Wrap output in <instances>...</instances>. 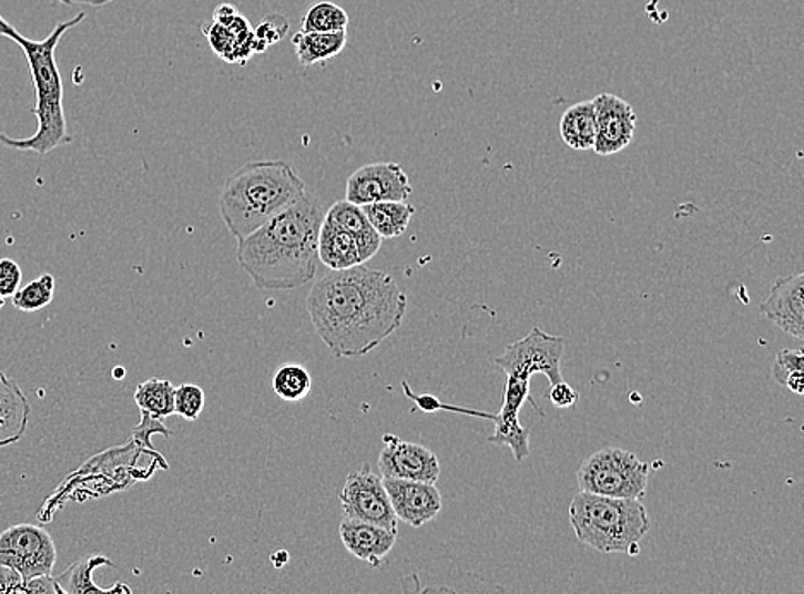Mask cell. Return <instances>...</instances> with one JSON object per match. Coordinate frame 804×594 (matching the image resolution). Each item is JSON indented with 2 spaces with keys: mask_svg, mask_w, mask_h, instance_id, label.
<instances>
[{
  "mask_svg": "<svg viewBox=\"0 0 804 594\" xmlns=\"http://www.w3.org/2000/svg\"><path fill=\"white\" fill-rule=\"evenodd\" d=\"M298 64L304 68L323 64L332 61L333 57L340 55L347 45V30L328 31V33H306L298 30L292 37Z\"/></svg>",
  "mask_w": 804,
  "mask_h": 594,
  "instance_id": "obj_20",
  "label": "cell"
},
{
  "mask_svg": "<svg viewBox=\"0 0 804 594\" xmlns=\"http://www.w3.org/2000/svg\"><path fill=\"white\" fill-rule=\"evenodd\" d=\"M306 307L314 331L336 358H359L400 328L407 295L391 276L359 264L317 279Z\"/></svg>",
  "mask_w": 804,
  "mask_h": 594,
  "instance_id": "obj_1",
  "label": "cell"
},
{
  "mask_svg": "<svg viewBox=\"0 0 804 594\" xmlns=\"http://www.w3.org/2000/svg\"><path fill=\"white\" fill-rule=\"evenodd\" d=\"M804 357L803 350H782L775 357L772 373L778 385L791 389L794 395L804 392Z\"/></svg>",
  "mask_w": 804,
  "mask_h": 594,
  "instance_id": "obj_29",
  "label": "cell"
},
{
  "mask_svg": "<svg viewBox=\"0 0 804 594\" xmlns=\"http://www.w3.org/2000/svg\"><path fill=\"white\" fill-rule=\"evenodd\" d=\"M338 531L347 552L374 569L381 567L398 539V531L347 518H344Z\"/></svg>",
  "mask_w": 804,
  "mask_h": 594,
  "instance_id": "obj_15",
  "label": "cell"
},
{
  "mask_svg": "<svg viewBox=\"0 0 804 594\" xmlns=\"http://www.w3.org/2000/svg\"><path fill=\"white\" fill-rule=\"evenodd\" d=\"M570 524L578 542L601 553L634 557L652 521L639 499H615L580 492L570 504Z\"/></svg>",
  "mask_w": 804,
  "mask_h": 594,
  "instance_id": "obj_5",
  "label": "cell"
},
{
  "mask_svg": "<svg viewBox=\"0 0 804 594\" xmlns=\"http://www.w3.org/2000/svg\"><path fill=\"white\" fill-rule=\"evenodd\" d=\"M592 102L597 124L593 151L599 156L618 155L633 141L637 113L627 100L615 94L602 93Z\"/></svg>",
  "mask_w": 804,
  "mask_h": 594,
  "instance_id": "obj_12",
  "label": "cell"
},
{
  "mask_svg": "<svg viewBox=\"0 0 804 594\" xmlns=\"http://www.w3.org/2000/svg\"><path fill=\"white\" fill-rule=\"evenodd\" d=\"M24 593L27 594H61V587L55 583L52 574L47 576L33 577V580L24 581Z\"/></svg>",
  "mask_w": 804,
  "mask_h": 594,
  "instance_id": "obj_36",
  "label": "cell"
},
{
  "mask_svg": "<svg viewBox=\"0 0 804 594\" xmlns=\"http://www.w3.org/2000/svg\"><path fill=\"white\" fill-rule=\"evenodd\" d=\"M2 21H4V18H2V16H0V27H2Z\"/></svg>",
  "mask_w": 804,
  "mask_h": 594,
  "instance_id": "obj_39",
  "label": "cell"
},
{
  "mask_svg": "<svg viewBox=\"0 0 804 594\" xmlns=\"http://www.w3.org/2000/svg\"><path fill=\"white\" fill-rule=\"evenodd\" d=\"M58 546L49 531L34 524H14L0 533V564L14 569L23 581L52 574Z\"/></svg>",
  "mask_w": 804,
  "mask_h": 594,
  "instance_id": "obj_8",
  "label": "cell"
},
{
  "mask_svg": "<svg viewBox=\"0 0 804 594\" xmlns=\"http://www.w3.org/2000/svg\"><path fill=\"white\" fill-rule=\"evenodd\" d=\"M203 33L213 52L228 64H246L257 53L253 27L241 12L227 23H216L212 19L204 24Z\"/></svg>",
  "mask_w": 804,
  "mask_h": 594,
  "instance_id": "obj_16",
  "label": "cell"
},
{
  "mask_svg": "<svg viewBox=\"0 0 804 594\" xmlns=\"http://www.w3.org/2000/svg\"><path fill=\"white\" fill-rule=\"evenodd\" d=\"M175 388L171 380L147 379L143 385L138 386L134 392V401L141 413L147 414L153 420H165L174 414Z\"/></svg>",
  "mask_w": 804,
  "mask_h": 594,
  "instance_id": "obj_24",
  "label": "cell"
},
{
  "mask_svg": "<svg viewBox=\"0 0 804 594\" xmlns=\"http://www.w3.org/2000/svg\"><path fill=\"white\" fill-rule=\"evenodd\" d=\"M340 504L347 520L366 521L398 531L397 515L393 512L383 477L367 464L348 474L340 493Z\"/></svg>",
  "mask_w": 804,
  "mask_h": 594,
  "instance_id": "obj_9",
  "label": "cell"
},
{
  "mask_svg": "<svg viewBox=\"0 0 804 594\" xmlns=\"http://www.w3.org/2000/svg\"><path fill=\"white\" fill-rule=\"evenodd\" d=\"M291 30L288 19L282 14H269L261 21L259 27L254 30L256 37L257 53L268 50V47L275 45L279 40H284L285 34Z\"/></svg>",
  "mask_w": 804,
  "mask_h": 594,
  "instance_id": "obj_31",
  "label": "cell"
},
{
  "mask_svg": "<svg viewBox=\"0 0 804 594\" xmlns=\"http://www.w3.org/2000/svg\"><path fill=\"white\" fill-rule=\"evenodd\" d=\"M30 417L31 407L23 389L0 370V449L23 439Z\"/></svg>",
  "mask_w": 804,
  "mask_h": 594,
  "instance_id": "obj_17",
  "label": "cell"
},
{
  "mask_svg": "<svg viewBox=\"0 0 804 594\" xmlns=\"http://www.w3.org/2000/svg\"><path fill=\"white\" fill-rule=\"evenodd\" d=\"M549 399H551V402L556 408H563V410H567V408H571L577 404L578 392L574 391L570 385H567L564 380H561V382H556V385L551 386Z\"/></svg>",
  "mask_w": 804,
  "mask_h": 594,
  "instance_id": "obj_34",
  "label": "cell"
},
{
  "mask_svg": "<svg viewBox=\"0 0 804 594\" xmlns=\"http://www.w3.org/2000/svg\"><path fill=\"white\" fill-rule=\"evenodd\" d=\"M84 18L86 14L80 12L69 21L59 23L42 42H34V40L23 37L6 19L2 21L0 37H8L23 50L28 68H30L31 80H33L34 94H37V106L33 110V115L37 117V131L24 140H12L4 132H0L2 146L16 151H31L39 156H45L50 151L72 143V136L68 132V122H65L64 84H62L61 71L55 61V52H58L61 38L72 28L83 23Z\"/></svg>",
  "mask_w": 804,
  "mask_h": 594,
  "instance_id": "obj_3",
  "label": "cell"
},
{
  "mask_svg": "<svg viewBox=\"0 0 804 594\" xmlns=\"http://www.w3.org/2000/svg\"><path fill=\"white\" fill-rule=\"evenodd\" d=\"M326 211L307 193L284 213L238 240L237 263L259 290L287 291L316 278L317 237Z\"/></svg>",
  "mask_w": 804,
  "mask_h": 594,
  "instance_id": "obj_2",
  "label": "cell"
},
{
  "mask_svg": "<svg viewBox=\"0 0 804 594\" xmlns=\"http://www.w3.org/2000/svg\"><path fill=\"white\" fill-rule=\"evenodd\" d=\"M385 448L378 458V470L383 478H397L410 482H438L441 464L431 449L414 442H404L397 437H385Z\"/></svg>",
  "mask_w": 804,
  "mask_h": 594,
  "instance_id": "obj_11",
  "label": "cell"
},
{
  "mask_svg": "<svg viewBox=\"0 0 804 594\" xmlns=\"http://www.w3.org/2000/svg\"><path fill=\"white\" fill-rule=\"evenodd\" d=\"M765 319L774 322L785 335L796 339L804 338V275L778 278L771 294L760 307Z\"/></svg>",
  "mask_w": 804,
  "mask_h": 594,
  "instance_id": "obj_14",
  "label": "cell"
},
{
  "mask_svg": "<svg viewBox=\"0 0 804 594\" xmlns=\"http://www.w3.org/2000/svg\"><path fill=\"white\" fill-rule=\"evenodd\" d=\"M311 389H313V377L303 366L287 363L279 367L273 376V391L285 402L295 404L303 401L311 395Z\"/></svg>",
  "mask_w": 804,
  "mask_h": 594,
  "instance_id": "obj_26",
  "label": "cell"
},
{
  "mask_svg": "<svg viewBox=\"0 0 804 594\" xmlns=\"http://www.w3.org/2000/svg\"><path fill=\"white\" fill-rule=\"evenodd\" d=\"M0 593H24L23 577H21L14 569L2 564H0Z\"/></svg>",
  "mask_w": 804,
  "mask_h": 594,
  "instance_id": "obj_35",
  "label": "cell"
},
{
  "mask_svg": "<svg viewBox=\"0 0 804 594\" xmlns=\"http://www.w3.org/2000/svg\"><path fill=\"white\" fill-rule=\"evenodd\" d=\"M53 291H55V279L52 275H42L20 286V290L12 295V304L21 313H37L52 304Z\"/></svg>",
  "mask_w": 804,
  "mask_h": 594,
  "instance_id": "obj_28",
  "label": "cell"
},
{
  "mask_svg": "<svg viewBox=\"0 0 804 594\" xmlns=\"http://www.w3.org/2000/svg\"><path fill=\"white\" fill-rule=\"evenodd\" d=\"M2 305H4V298L0 297V309H2Z\"/></svg>",
  "mask_w": 804,
  "mask_h": 594,
  "instance_id": "obj_38",
  "label": "cell"
},
{
  "mask_svg": "<svg viewBox=\"0 0 804 594\" xmlns=\"http://www.w3.org/2000/svg\"><path fill=\"white\" fill-rule=\"evenodd\" d=\"M414 188L398 163H370L348 177L345 199L367 206L381 201H408Z\"/></svg>",
  "mask_w": 804,
  "mask_h": 594,
  "instance_id": "obj_10",
  "label": "cell"
},
{
  "mask_svg": "<svg viewBox=\"0 0 804 594\" xmlns=\"http://www.w3.org/2000/svg\"><path fill=\"white\" fill-rule=\"evenodd\" d=\"M61 4L65 6H91V8H102V6L110 4L114 0H59Z\"/></svg>",
  "mask_w": 804,
  "mask_h": 594,
  "instance_id": "obj_37",
  "label": "cell"
},
{
  "mask_svg": "<svg viewBox=\"0 0 804 594\" xmlns=\"http://www.w3.org/2000/svg\"><path fill=\"white\" fill-rule=\"evenodd\" d=\"M326 218L340 228L347 229L348 234L354 235L357 245H359L360 259L363 264L367 260L373 259L381 248L383 238L376 234V229L370 226L369 219H367L364 207L359 204L350 203V201L342 199L338 203L333 204L328 211H326Z\"/></svg>",
  "mask_w": 804,
  "mask_h": 594,
  "instance_id": "obj_18",
  "label": "cell"
},
{
  "mask_svg": "<svg viewBox=\"0 0 804 594\" xmlns=\"http://www.w3.org/2000/svg\"><path fill=\"white\" fill-rule=\"evenodd\" d=\"M23 281L20 264L12 259H0V297H12Z\"/></svg>",
  "mask_w": 804,
  "mask_h": 594,
  "instance_id": "obj_32",
  "label": "cell"
},
{
  "mask_svg": "<svg viewBox=\"0 0 804 594\" xmlns=\"http://www.w3.org/2000/svg\"><path fill=\"white\" fill-rule=\"evenodd\" d=\"M393 512L408 526L420 528L436 520L442 509V496L436 483L410 482L383 478Z\"/></svg>",
  "mask_w": 804,
  "mask_h": 594,
  "instance_id": "obj_13",
  "label": "cell"
},
{
  "mask_svg": "<svg viewBox=\"0 0 804 594\" xmlns=\"http://www.w3.org/2000/svg\"><path fill=\"white\" fill-rule=\"evenodd\" d=\"M363 207L370 226L383 240L401 237L416 215V207L408 201H381Z\"/></svg>",
  "mask_w": 804,
  "mask_h": 594,
  "instance_id": "obj_23",
  "label": "cell"
},
{
  "mask_svg": "<svg viewBox=\"0 0 804 594\" xmlns=\"http://www.w3.org/2000/svg\"><path fill=\"white\" fill-rule=\"evenodd\" d=\"M100 567H114V562L105 555H91L74 562L68 571L55 577V583L61 587V594H86V593H131V587L125 584H118L115 587H100L93 581V572Z\"/></svg>",
  "mask_w": 804,
  "mask_h": 594,
  "instance_id": "obj_21",
  "label": "cell"
},
{
  "mask_svg": "<svg viewBox=\"0 0 804 594\" xmlns=\"http://www.w3.org/2000/svg\"><path fill=\"white\" fill-rule=\"evenodd\" d=\"M408 395H410V392H408ZM413 398L416 399L417 404H419V407L423 408L424 411L448 410L455 411V413H465L470 414V417L484 418V420H496V413H486V411L469 410V408L446 407V404H441V402H439L438 399L432 398V396H420V398L419 396H413Z\"/></svg>",
  "mask_w": 804,
  "mask_h": 594,
  "instance_id": "obj_33",
  "label": "cell"
},
{
  "mask_svg": "<svg viewBox=\"0 0 804 594\" xmlns=\"http://www.w3.org/2000/svg\"><path fill=\"white\" fill-rule=\"evenodd\" d=\"M649 463L627 449L609 445L583 461L577 473V482L580 492L642 501L649 487Z\"/></svg>",
  "mask_w": 804,
  "mask_h": 594,
  "instance_id": "obj_6",
  "label": "cell"
},
{
  "mask_svg": "<svg viewBox=\"0 0 804 594\" xmlns=\"http://www.w3.org/2000/svg\"><path fill=\"white\" fill-rule=\"evenodd\" d=\"M204 391L196 385H182L175 388L174 414L187 421H196L204 410Z\"/></svg>",
  "mask_w": 804,
  "mask_h": 594,
  "instance_id": "obj_30",
  "label": "cell"
},
{
  "mask_svg": "<svg viewBox=\"0 0 804 594\" xmlns=\"http://www.w3.org/2000/svg\"><path fill=\"white\" fill-rule=\"evenodd\" d=\"M559 132L571 150H593L597 137L596 110L592 100L578 102L567 109L559 121Z\"/></svg>",
  "mask_w": 804,
  "mask_h": 594,
  "instance_id": "obj_22",
  "label": "cell"
},
{
  "mask_svg": "<svg viewBox=\"0 0 804 594\" xmlns=\"http://www.w3.org/2000/svg\"><path fill=\"white\" fill-rule=\"evenodd\" d=\"M306 194V184L287 162H251L223 184L220 216L232 237L242 240Z\"/></svg>",
  "mask_w": 804,
  "mask_h": 594,
  "instance_id": "obj_4",
  "label": "cell"
},
{
  "mask_svg": "<svg viewBox=\"0 0 804 594\" xmlns=\"http://www.w3.org/2000/svg\"><path fill=\"white\" fill-rule=\"evenodd\" d=\"M317 256L319 263L328 266L332 272H342L363 264L359 245L354 235L340 228L328 218L323 219L319 237H317Z\"/></svg>",
  "mask_w": 804,
  "mask_h": 594,
  "instance_id": "obj_19",
  "label": "cell"
},
{
  "mask_svg": "<svg viewBox=\"0 0 804 594\" xmlns=\"http://www.w3.org/2000/svg\"><path fill=\"white\" fill-rule=\"evenodd\" d=\"M347 12L328 0L311 6L301 21V31L306 33H328V31L347 30Z\"/></svg>",
  "mask_w": 804,
  "mask_h": 594,
  "instance_id": "obj_27",
  "label": "cell"
},
{
  "mask_svg": "<svg viewBox=\"0 0 804 594\" xmlns=\"http://www.w3.org/2000/svg\"><path fill=\"white\" fill-rule=\"evenodd\" d=\"M564 338L548 335L533 328L526 338L508 345L507 350L496 358V366L507 376L532 379L536 373L548 377L549 385L563 380L561 361L564 355Z\"/></svg>",
  "mask_w": 804,
  "mask_h": 594,
  "instance_id": "obj_7",
  "label": "cell"
},
{
  "mask_svg": "<svg viewBox=\"0 0 804 594\" xmlns=\"http://www.w3.org/2000/svg\"><path fill=\"white\" fill-rule=\"evenodd\" d=\"M518 411L499 410L496 413L495 433L488 442L496 445H508L518 463H523L530 455V430L521 426Z\"/></svg>",
  "mask_w": 804,
  "mask_h": 594,
  "instance_id": "obj_25",
  "label": "cell"
}]
</instances>
